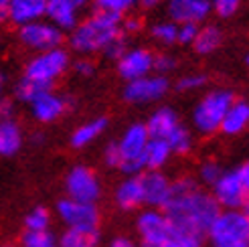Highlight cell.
Wrapping results in <instances>:
<instances>
[{
	"label": "cell",
	"mask_w": 249,
	"mask_h": 247,
	"mask_svg": "<svg viewBox=\"0 0 249 247\" xmlns=\"http://www.w3.org/2000/svg\"><path fill=\"white\" fill-rule=\"evenodd\" d=\"M209 2L213 6V12H217L221 18H229L239 10L243 0H209Z\"/></svg>",
	"instance_id": "cell-35"
},
{
	"label": "cell",
	"mask_w": 249,
	"mask_h": 247,
	"mask_svg": "<svg viewBox=\"0 0 249 247\" xmlns=\"http://www.w3.org/2000/svg\"><path fill=\"white\" fill-rule=\"evenodd\" d=\"M109 247H142V245H138L134 239H130L126 235H120V237H114L109 241Z\"/></svg>",
	"instance_id": "cell-44"
},
{
	"label": "cell",
	"mask_w": 249,
	"mask_h": 247,
	"mask_svg": "<svg viewBox=\"0 0 249 247\" xmlns=\"http://www.w3.org/2000/svg\"><path fill=\"white\" fill-rule=\"evenodd\" d=\"M118 75L124 81H136L154 73V53L146 47H128V51L116 61Z\"/></svg>",
	"instance_id": "cell-13"
},
{
	"label": "cell",
	"mask_w": 249,
	"mask_h": 247,
	"mask_svg": "<svg viewBox=\"0 0 249 247\" xmlns=\"http://www.w3.org/2000/svg\"><path fill=\"white\" fill-rule=\"evenodd\" d=\"M174 67H177V59L172 55H168V53L154 55V73H158V75H166Z\"/></svg>",
	"instance_id": "cell-39"
},
{
	"label": "cell",
	"mask_w": 249,
	"mask_h": 247,
	"mask_svg": "<svg viewBox=\"0 0 249 247\" xmlns=\"http://www.w3.org/2000/svg\"><path fill=\"white\" fill-rule=\"evenodd\" d=\"M47 0H10L8 8V22L15 27H22L33 20L45 18Z\"/></svg>",
	"instance_id": "cell-21"
},
{
	"label": "cell",
	"mask_w": 249,
	"mask_h": 247,
	"mask_svg": "<svg viewBox=\"0 0 249 247\" xmlns=\"http://www.w3.org/2000/svg\"><path fill=\"white\" fill-rule=\"evenodd\" d=\"M33 142H35V144H41V142H43V136H41V134H36L35 138H33Z\"/></svg>",
	"instance_id": "cell-49"
},
{
	"label": "cell",
	"mask_w": 249,
	"mask_h": 247,
	"mask_svg": "<svg viewBox=\"0 0 249 247\" xmlns=\"http://www.w3.org/2000/svg\"><path fill=\"white\" fill-rule=\"evenodd\" d=\"M170 89V81L166 75H158V73H150L142 79L128 81L124 85V100L132 106H148L160 102Z\"/></svg>",
	"instance_id": "cell-10"
},
{
	"label": "cell",
	"mask_w": 249,
	"mask_h": 247,
	"mask_svg": "<svg viewBox=\"0 0 249 247\" xmlns=\"http://www.w3.org/2000/svg\"><path fill=\"white\" fill-rule=\"evenodd\" d=\"M162 211L174 229L207 237V231L215 217L221 213V207L213 199L211 191L201 189V184L195 178L180 176L172 180L170 201Z\"/></svg>",
	"instance_id": "cell-1"
},
{
	"label": "cell",
	"mask_w": 249,
	"mask_h": 247,
	"mask_svg": "<svg viewBox=\"0 0 249 247\" xmlns=\"http://www.w3.org/2000/svg\"><path fill=\"white\" fill-rule=\"evenodd\" d=\"M55 215L65 229L99 231V223H102V213H99L95 203H81L67 199V196L57 201Z\"/></svg>",
	"instance_id": "cell-9"
},
{
	"label": "cell",
	"mask_w": 249,
	"mask_h": 247,
	"mask_svg": "<svg viewBox=\"0 0 249 247\" xmlns=\"http://www.w3.org/2000/svg\"><path fill=\"white\" fill-rule=\"evenodd\" d=\"M109 126V120L106 116H95L91 120H87L83 124L71 132L69 136V144L71 148H75V150H83V148L91 146L95 140H99L104 136V132L107 130Z\"/></svg>",
	"instance_id": "cell-20"
},
{
	"label": "cell",
	"mask_w": 249,
	"mask_h": 247,
	"mask_svg": "<svg viewBox=\"0 0 249 247\" xmlns=\"http://www.w3.org/2000/svg\"><path fill=\"white\" fill-rule=\"evenodd\" d=\"M211 194L217 201V205L225 211H239L249 201V194L245 193L241 180L235 175V170H225L221 178L211 187Z\"/></svg>",
	"instance_id": "cell-14"
},
{
	"label": "cell",
	"mask_w": 249,
	"mask_h": 247,
	"mask_svg": "<svg viewBox=\"0 0 249 247\" xmlns=\"http://www.w3.org/2000/svg\"><path fill=\"white\" fill-rule=\"evenodd\" d=\"M239 211L243 213V217H245V221H247V223H249V201H247V203H245V205H243V207L239 209Z\"/></svg>",
	"instance_id": "cell-48"
},
{
	"label": "cell",
	"mask_w": 249,
	"mask_h": 247,
	"mask_svg": "<svg viewBox=\"0 0 249 247\" xmlns=\"http://www.w3.org/2000/svg\"><path fill=\"white\" fill-rule=\"evenodd\" d=\"M17 39L27 51L43 53V51L63 47V43L67 41V35L61 29H57L55 24H51L47 18H41V20H33L29 24H22V27H17Z\"/></svg>",
	"instance_id": "cell-8"
},
{
	"label": "cell",
	"mask_w": 249,
	"mask_h": 247,
	"mask_svg": "<svg viewBox=\"0 0 249 247\" xmlns=\"http://www.w3.org/2000/svg\"><path fill=\"white\" fill-rule=\"evenodd\" d=\"M168 142V146H170V150H172V154H177V156H184V154H189L191 150H193V144H195V140H193V132L189 130L182 124V126L174 132L170 138L166 140Z\"/></svg>",
	"instance_id": "cell-32"
},
{
	"label": "cell",
	"mask_w": 249,
	"mask_h": 247,
	"mask_svg": "<svg viewBox=\"0 0 249 247\" xmlns=\"http://www.w3.org/2000/svg\"><path fill=\"white\" fill-rule=\"evenodd\" d=\"M223 166L217 162V160H205V162L198 166V180H201L203 184H207V187H213V184L221 178L223 175Z\"/></svg>",
	"instance_id": "cell-33"
},
{
	"label": "cell",
	"mask_w": 249,
	"mask_h": 247,
	"mask_svg": "<svg viewBox=\"0 0 249 247\" xmlns=\"http://www.w3.org/2000/svg\"><path fill=\"white\" fill-rule=\"evenodd\" d=\"M91 4H93V10L107 12V15L124 18L138 6V0H91Z\"/></svg>",
	"instance_id": "cell-30"
},
{
	"label": "cell",
	"mask_w": 249,
	"mask_h": 247,
	"mask_svg": "<svg viewBox=\"0 0 249 247\" xmlns=\"http://www.w3.org/2000/svg\"><path fill=\"white\" fill-rule=\"evenodd\" d=\"M18 247H57V235L49 231H22Z\"/></svg>",
	"instance_id": "cell-31"
},
{
	"label": "cell",
	"mask_w": 249,
	"mask_h": 247,
	"mask_svg": "<svg viewBox=\"0 0 249 247\" xmlns=\"http://www.w3.org/2000/svg\"><path fill=\"white\" fill-rule=\"evenodd\" d=\"M17 116V104L12 97H0V120H12Z\"/></svg>",
	"instance_id": "cell-41"
},
{
	"label": "cell",
	"mask_w": 249,
	"mask_h": 247,
	"mask_svg": "<svg viewBox=\"0 0 249 247\" xmlns=\"http://www.w3.org/2000/svg\"><path fill=\"white\" fill-rule=\"evenodd\" d=\"M99 231H81V229H63L57 235V247H97Z\"/></svg>",
	"instance_id": "cell-26"
},
{
	"label": "cell",
	"mask_w": 249,
	"mask_h": 247,
	"mask_svg": "<svg viewBox=\"0 0 249 247\" xmlns=\"http://www.w3.org/2000/svg\"><path fill=\"white\" fill-rule=\"evenodd\" d=\"M221 45H223V31L217 24H205V27H198V33L191 47L195 49L196 55H211Z\"/></svg>",
	"instance_id": "cell-24"
},
{
	"label": "cell",
	"mask_w": 249,
	"mask_h": 247,
	"mask_svg": "<svg viewBox=\"0 0 249 247\" xmlns=\"http://www.w3.org/2000/svg\"><path fill=\"white\" fill-rule=\"evenodd\" d=\"M53 88L49 85H43L39 81H33V79H27V77H20L17 83H15V102H20V104H33L36 97L43 95L45 91H51Z\"/></svg>",
	"instance_id": "cell-28"
},
{
	"label": "cell",
	"mask_w": 249,
	"mask_h": 247,
	"mask_svg": "<svg viewBox=\"0 0 249 247\" xmlns=\"http://www.w3.org/2000/svg\"><path fill=\"white\" fill-rule=\"evenodd\" d=\"M73 106H75L73 97L61 95L55 89H51V91H45L43 95H39L33 104H29V114L36 124L49 126V124L59 122L67 112H71Z\"/></svg>",
	"instance_id": "cell-12"
},
{
	"label": "cell",
	"mask_w": 249,
	"mask_h": 247,
	"mask_svg": "<svg viewBox=\"0 0 249 247\" xmlns=\"http://www.w3.org/2000/svg\"><path fill=\"white\" fill-rule=\"evenodd\" d=\"M53 225V211L45 205L31 207L22 219L24 231H49Z\"/></svg>",
	"instance_id": "cell-27"
},
{
	"label": "cell",
	"mask_w": 249,
	"mask_h": 247,
	"mask_svg": "<svg viewBox=\"0 0 249 247\" xmlns=\"http://www.w3.org/2000/svg\"><path fill=\"white\" fill-rule=\"evenodd\" d=\"M118 148H120V154H122V172L126 176H134V175H142L146 170L144 164V152H146V146L150 142V136L146 132V126L142 122H134L130 126L122 132Z\"/></svg>",
	"instance_id": "cell-6"
},
{
	"label": "cell",
	"mask_w": 249,
	"mask_h": 247,
	"mask_svg": "<svg viewBox=\"0 0 249 247\" xmlns=\"http://www.w3.org/2000/svg\"><path fill=\"white\" fill-rule=\"evenodd\" d=\"M245 65H247V69H249V55L245 57Z\"/></svg>",
	"instance_id": "cell-50"
},
{
	"label": "cell",
	"mask_w": 249,
	"mask_h": 247,
	"mask_svg": "<svg viewBox=\"0 0 249 247\" xmlns=\"http://www.w3.org/2000/svg\"><path fill=\"white\" fill-rule=\"evenodd\" d=\"M168 20L177 24H201L213 15V6L209 0H166Z\"/></svg>",
	"instance_id": "cell-16"
},
{
	"label": "cell",
	"mask_w": 249,
	"mask_h": 247,
	"mask_svg": "<svg viewBox=\"0 0 249 247\" xmlns=\"http://www.w3.org/2000/svg\"><path fill=\"white\" fill-rule=\"evenodd\" d=\"M83 10L73 2V0H47L45 18L61 29L65 35L75 29V24L83 18Z\"/></svg>",
	"instance_id": "cell-17"
},
{
	"label": "cell",
	"mask_w": 249,
	"mask_h": 247,
	"mask_svg": "<svg viewBox=\"0 0 249 247\" xmlns=\"http://www.w3.org/2000/svg\"><path fill=\"white\" fill-rule=\"evenodd\" d=\"M102 160L107 168H114V170H120L122 168V154H120V148H118V142H109L104 152H102Z\"/></svg>",
	"instance_id": "cell-37"
},
{
	"label": "cell",
	"mask_w": 249,
	"mask_h": 247,
	"mask_svg": "<svg viewBox=\"0 0 249 247\" xmlns=\"http://www.w3.org/2000/svg\"><path fill=\"white\" fill-rule=\"evenodd\" d=\"M211 247H249V223L241 211H225L215 217L207 231Z\"/></svg>",
	"instance_id": "cell-5"
},
{
	"label": "cell",
	"mask_w": 249,
	"mask_h": 247,
	"mask_svg": "<svg viewBox=\"0 0 249 247\" xmlns=\"http://www.w3.org/2000/svg\"><path fill=\"white\" fill-rule=\"evenodd\" d=\"M152 39L162 45V47H172V45H178V24L172 22V20H160L154 22L152 29H150Z\"/></svg>",
	"instance_id": "cell-29"
},
{
	"label": "cell",
	"mask_w": 249,
	"mask_h": 247,
	"mask_svg": "<svg viewBox=\"0 0 249 247\" xmlns=\"http://www.w3.org/2000/svg\"><path fill=\"white\" fill-rule=\"evenodd\" d=\"M71 69V55L65 47L51 49V51L33 53L24 63L22 77L39 81L49 88H55V83Z\"/></svg>",
	"instance_id": "cell-4"
},
{
	"label": "cell",
	"mask_w": 249,
	"mask_h": 247,
	"mask_svg": "<svg viewBox=\"0 0 249 247\" xmlns=\"http://www.w3.org/2000/svg\"><path fill=\"white\" fill-rule=\"evenodd\" d=\"M8 8H10V0H0V24L8 22Z\"/></svg>",
	"instance_id": "cell-45"
},
{
	"label": "cell",
	"mask_w": 249,
	"mask_h": 247,
	"mask_svg": "<svg viewBox=\"0 0 249 247\" xmlns=\"http://www.w3.org/2000/svg\"><path fill=\"white\" fill-rule=\"evenodd\" d=\"M63 189L65 196L73 201L81 203H95L102 199L104 194V184L99 175L87 164H75L67 170L63 178Z\"/></svg>",
	"instance_id": "cell-7"
},
{
	"label": "cell",
	"mask_w": 249,
	"mask_h": 247,
	"mask_svg": "<svg viewBox=\"0 0 249 247\" xmlns=\"http://www.w3.org/2000/svg\"><path fill=\"white\" fill-rule=\"evenodd\" d=\"M142 29V18H136V17H124L122 18V33L124 35H136Z\"/></svg>",
	"instance_id": "cell-42"
},
{
	"label": "cell",
	"mask_w": 249,
	"mask_h": 247,
	"mask_svg": "<svg viewBox=\"0 0 249 247\" xmlns=\"http://www.w3.org/2000/svg\"><path fill=\"white\" fill-rule=\"evenodd\" d=\"M209 81V77L205 75V73H186V75H182L177 83L178 91H198L201 88H205Z\"/></svg>",
	"instance_id": "cell-34"
},
{
	"label": "cell",
	"mask_w": 249,
	"mask_h": 247,
	"mask_svg": "<svg viewBox=\"0 0 249 247\" xmlns=\"http://www.w3.org/2000/svg\"><path fill=\"white\" fill-rule=\"evenodd\" d=\"M6 75H4V73L2 71H0V97H2L4 95V91H6Z\"/></svg>",
	"instance_id": "cell-47"
},
{
	"label": "cell",
	"mask_w": 249,
	"mask_h": 247,
	"mask_svg": "<svg viewBox=\"0 0 249 247\" xmlns=\"http://www.w3.org/2000/svg\"><path fill=\"white\" fill-rule=\"evenodd\" d=\"M0 247H15V245H10V243H2V245H0Z\"/></svg>",
	"instance_id": "cell-51"
},
{
	"label": "cell",
	"mask_w": 249,
	"mask_h": 247,
	"mask_svg": "<svg viewBox=\"0 0 249 247\" xmlns=\"http://www.w3.org/2000/svg\"><path fill=\"white\" fill-rule=\"evenodd\" d=\"M249 128V102L235 100L227 109L221 124V134L225 136H239Z\"/></svg>",
	"instance_id": "cell-23"
},
{
	"label": "cell",
	"mask_w": 249,
	"mask_h": 247,
	"mask_svg": "<svg viewBox=\"0 0 249 247\" xmlns=\"http://www.w3.org/2000/svg\"><path fill=\"white\" fill-rule=\"evenodd\" d=\"M71 69L77 73L79 77H93V73H95V63H93V59L91 57H79L75 61H71Z\"/></svg>",
	"instance_id": "cell-38"
},
{
	"label": "cell",
	"mask_w": 249,
	"mask_h": 247,
	"mask_svg": "<svg viewBox=\"0 0 249 247\" xmlns=\"http://www.w3.org/2000/svg\"><path fill=\"white\" fill-rule=\"evenodd\" d=\"M114 203L122 209V211H138L144 207V193H142V182L140 175L126 176L120 180V184L114 191Z\"/></svg>",
	"instance_id": "cell-19"
},
{
	"label": "cell",
	"mask_w": 249,
	"mask_h": 247,
	"mask_svg": "<svg viewBox=\"0 0 249 247\" xmlns=\"http://www.w3.org/2000/svg\"><path fill=\"white\" fill-rule=\"evenodd\" d=\"M235 175H237V178L241 180L245 193L249 194V160H247V162H243L241 166L235 168Z\"/></svg>",
	"instance_id": "cell-43"
},
{
	"label": "cell",
	"mask_w": 249,
	"mask_h": 247,
	"mask_svg": "<svg viewBox=\"0 0 249 247\" xmlns=\"http://www.w3.org/2000/svg\"><path fill=\"white\" fill-rule=\"evenodd\" d=\"M235 100H237L235 93L225 88H217L205 93L195 106L193 116H191L195 132L201 136H215L221 130L223 118H225L227 109L231 107Z\"/></svg>",
	"instance_id": "cell-3"
},
{
	"label": "cell",
	"mask_w": 249,
	"mask_h": 247,
	"mask_svg": "<svg viewBox=\"0 0 249 247\" xmlns=\"http://www.w3.org/2000/svg\"><path fill=\"white\" fill-rule=\"evenodd\" d=\"M126 51H128V36H126V35H120L116 41H111V43L106 47V51H104L102 55H104L107 61H114V63H116V61H118L124 53H126Z\"/></svg>",
	"instance_id": "cell-36"
},
{
	"label": "cell",
	"mask_w": 249,
	"mask_h": 247,
	"mask_svg": "<svg viewBox=\"0 0 249 247\" xmlns=\"http://www.w3.org/2000/svg\"><path fill=\"white\" fill-rule=\"evenodd\" d=\"M122 33V18L107 15V12L93 10L91 15L83 17L75 29L67 33V43L73 53L79 57L102 55L106 47L116 41Z\"/></svg>",
	"instance_id": "cell-2"
},
{
	"label": "cell",
	"mask_w": 249,
	"mask_h": 247,
	"mask_svg": "<svg viewBox=\"0 0 249 247\" xmlns=\"http://www.w3.org/2000/svg\"><path fill=\"white\" fill-rule=\"evenodd\" d=\"M24 146V130L12 120H0V158H12L17 156Z\"/></svg>",
	"instance_id": "cell-22"
},
{
	"label": "cell",
	"mask_w": 249,
	"mask_h": 247,
	"mask_svg": "<svg viewBox=\"0 0 249 247\" xmlns=\"http://www.w3.org/2000/svg\"><path fill=\"white\" fill-rule=\"evenodd\" d=\"M196 33H198V24H191V22L178 24V45H193Z\"/></svg>",
	"instance_id": "cell-40"
},
{
	"label": "cell",
	"mask_w": 249,
	"mask_h": 247,
	"mask_svg": "<svg viewBox=\"0 0 249 247\" xmlns=\"http://www.w3.org/2000/svg\"><path fill=\"white\" fill-rule=\"evenodd\" d=\"M142 193H144V205L148 209H162L170 201L172 194V180L162 170H144L140 175Z\"/></svg>",
	"instance_id": "cell-15"
},
{
	"label": "cell",
	"mask_w": 249,
	"mask_h": 247,
	"mask_svg": "<svg viewBox=\"0 0 249 247\" xmlns=\"http://www.w3.org/2000/svg\"><path fill=\"white\" fill-rule=\"evenodd\" d=\"M136 231H138L142 247H162L170 237V221L160 209H146L136 217Z\"/></svg>",
	"instance_id": "cell-11"
},
{
	"label": "cell",
	"mask_w": 249,
	"mask_h": 247,
	"mask_svg": "<svg viewBox=\"0 0 249 247\" xmlns=\"http://www.w3.org/2000/svg\"><path fill=\"white\" fill-rule=\"evenodd\" d=\"M172 156L174 154H172L166 140L150 138V142H148V146H146V152H144L146 170H162Z\"/></svg>",
	"instance_id": "cell-25"
},
{
	"label": "cell",
	"mask_w": 249,
	"mask_h": 247,
	"mask_svg": "<svg viewBox=\"0 0 249 247\" xmlns=\"http://www.w3.org/2000/svg\"><path fill=\"white\" fill-rule=\"evenodd\" d=\"M162 2H166V0H138V4L142 6V8H156V6H160Z\"/></svg>",
	"instance_id": "cell-46"
},
{
	"label": "cell",
	"mask_w": 249,
	"mask_h": 247,
	"mask_svg": "<svg viewBox=\"0 0 249 247\" xmlns=\"http://www.w3.org/2000/svg\"><path fill=\"white\" fill-rule=\"evenodd\" d=\"M144 126H146V132H148L150 138L168 140L170 136L182 126V122H180L178 114L174 112L172 107L164 106V107L154 109L152 116L144 122Z\"/></svg>",
	"instance_id": "cell-18"
}]
</instances>
